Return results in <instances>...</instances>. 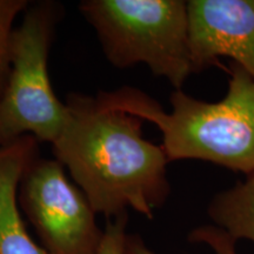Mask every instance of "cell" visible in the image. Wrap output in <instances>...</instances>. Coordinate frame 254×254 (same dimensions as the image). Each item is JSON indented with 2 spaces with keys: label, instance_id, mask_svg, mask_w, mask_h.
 <instances>
[{
  "label": "cell",
  "instance_id": "6da1fadb",
  "mask_svg": "<svg viewBox=\"0 0 254 254\" xmlns=\"http://www.w3.org/2000/svg\"><path fill=\"white\" fill-rule=\"evenodd\" d=\"M65 104L67 123L52 150L95 213L107 220L132 209L153 219L171 194L170 160L144 138V120L99 93H69Z\"/></svg>",
  "mask_w": 254,
  "mask_h": 254
},
{
  "label": "cell",
  "instance_id": "7a4b0ae2",
  "mask_svg": "<svg viewBox=\"0 0 254 254\" xmlns=\"http://www.w3.org/2000/svg\"><path fill=\"white\" fill-rule=\"evenodd\" d=\"M224 69L228 86L221 100L208 103L174 90L170 112L138 88L98 93L112 106L157 126L170 163L202 160L247 176L254 171V77L233 62Z\"/></svg>",
  "mask_w": 254,
  "mask_h": 254
},
{
  "label": "cell",
  "instance_id": "3957f363",
  "mask_svg": "<svg viewBox=\"0 0 254 254\" xmlns=\"http://www.w3.org/2000/svg\"><path fill=\"white\" fill-rule=\"evenodd\" d=\"M79 11L95 31L107 62L116 68L142 64L174 90H183L193 74L187 1L84 0Z\"/></svg>",
  "mask_w": 254,
  "mask_h": 254
},
{
  "label": "cell",
  "instance_id": "277c9868",
  "mask_svg": "<svg viewBox=\"0 0 254 254\" xmlns=\"http://www.w3.org/2000/svg\"><path fill=\"white\" fill-rule=\"evenodd\" d=\"M62 5L30 2L12 41L11 69L0 97V146L25 135L52 146L65 128L68 110L57 97L49 74V55Z\"/></svg>",
  "mask_w": 254,
  "mask_h": 254
},
{
  "label": "cell",
  "instance_id": "5b68a950",
  "mask_svg": "<svg viewBox=\"0 0 254 254\" xmlns=\"http://www.w3.org/2000/svg\"><path fill=\"white\" fill-rule=\"evenodd\" d=\"M19 207L47 254H97L104 237L90 201L57 159H34L18 190Z\"/></svg>",
  "mask_w": 254,
  "mask_h": 254
},
{
  "label": "cell",
  "instance_id": "8992f818",
  "mask_svg": "<svg viewBox=\"0 0 254 254\" xmlns=\"http://www.w3.org/2000/svg\"><path fill=\"white\" fill-rule=\"evenodd\" d=\"M187 15L193 73L230 58L254 77V0H189Z\"/></svg>",
  "mask_w": 254,
  "mask_h": 254
},
{
  "label": "cell",
  "instance_id": "52a82bcc",
  "mask_svg": "<svg viewBox=\"0 0 254 254\" xmlns=\"http://www.w3.org/2000/svg\"><path fill=\"white\" fill-rule=\"evenodd\" d=\"M38 145L37 139L25 135L0 146V254H47L27 232L18 202L21 178L39 157Z\"/></svg>",
  "mask_w": 254,
  "mask_h": 254
},
{
  "label": "cell",
  "instance_id": "ba28073f",
  "mask_svg": "<svg viewBox=\"0 0 254 254\" xmlns=\"http://www.w3.org/2000/svg\"><path fill=\"white\" fill-rule=\"evenodd\" d=\"M207 215L237 243L254 244V171L245 180L217 193L207 206Z\"/></svg>",
  "mask_w": 254,
  "mask_h": 254
},
{
  "label": "cell",
  "instance_id": "9c48e42d",
  "mask_svg": "<svg viewBox=\"0 0 254 254\" xmlns=\"http://www.w3.org/2000/svg\"><path fill=\"white\" fill-rule=\"evenodd\" d=\"M187 240L192 244H205L213 251L214 254H238L237 241L233 240L221 228L214 225H204L196 227L189 233ZM125 254H155L146 245L141 236L128 233L125 244Z\"/></svg>",
  "mask_w": 254,
  "mask_h": 254
},
{
  "label": "cell",
  "instance_id": "30bf717a",
  "mask_svg": "<svg viewBox=\"0 0 254 254\" xmlns=\"http://www.w3.org/2000/svg\"><path fill=\"white\" fill-rule=\"evenodd\" d=\"M30 5L27 0H0V97L5 90L11 69L12 41L18 15Z\"/></svg>",
  "mask_w": 254,
  "mask_h": 254
},
{
  "label": "cell",
  "instance_id": "8fae6325",
  "mask_svg": "<svg viewBox=\"0 0 254 254\" xmlns=\"http://www.w3.org/2000/svg\"><path fill=\"white\" fill-rule=\"evenodd\" d=\"M128 214L107 219L104 228V237L97 254H125V244L128 232Z\"/></svg>",
  "mask_w": 254,
  "mask_h": 254
}]
</instances>
